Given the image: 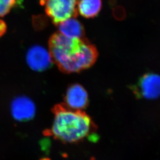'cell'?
<instances>
[{
    "instance_id": "1",
    "label": "cell",
    "mask_w": 160,
    "mask_h": 160,
    "mask_svg": "<svg viewBox=\"0 0 160 160\" xmlns=\"http://www.w3.org/2000/svg\"><path fill=\"white\" fill-rule=\"evenodd\" d=\"M52 60L60 69L67 73L77 72L92 66L98 53L95 46L84 39H70L56 33L49 42Z\"/></svg>"
},
{
    "instance_id": "2",
    "label": "cell",
    "mask_w": 160,
    "mask_h": 160,
    "mask_svg": "<svg viewBox=\"0 0 160 160\" xmlns=\"http://www.w3.org/2000/svg\"><path fill=\"white\" fill-rule=\"evenodd\" d=\"M54 113L52 126L46 131V135L63 143H79L96 130L91 118L81 110L58 105L54 108Z\"/></svg>"
},
{
    "instance_id": "3",
    "label": "cell",
    "mask_w": 160,
    "mask_h": 160,
    "mask_svg": "<svg viewBox=\"0 0 160 160\" xmlns=\"http://www.w3.org/2000/svg\"><path fill=\"white\" fill-rule=\"evenodd\" d=\"M78 3V0H40L46 15L55 25L77 17Z\"/></svg>"
},
{
    "instance_id": "4",
    "label": "cell",
    "mask_w": 160,
    "mask_h": 160,
    "mask_svg": "<svg viewBox=\"0 0 160 160\" xmlns=\"http://www.w3.org/2000/svg\"><path fill=\"white\" fill-rule=\"evenodd\" d=\"M132 89L138 98H157L160 96V76L153 73L144 74Z\"/></svg>"
},
{
    "instance_id": "5",
    "label": "cell",
    "mask_w": 160,
    "mask_h": 160,
    "mask_svg": "<svg viewBox=\"0 0 160 160\" xmlns=\"http://www.w3.org/2000/svg\"><path fill=\"white\" fill-rule=\"evenodd\" d=\"M26 60L30 68L38 72L49 68L53 62L49 51L40 45L30 48L27 53Z\"/></svg>"
},
{
    "instance_id": "6",
    "label": "cell",
    "mask_w": 160,
    "mask_h": 160,
    "mask_svg": "<svg viewBox=\"0 0 160 160\" xmlns=\"http://www.w3.org/2000/svg\"><path fill=\"white\" fill-rule=\"evenodd\" d=\"M12 117L18 121L31 120L36 114V106L32 100L26 96H19L14 99L11 106Z\"/></svg>"
},
{
    "instance_id": "7",
    "label": "cell",
    "mask_w": 160,
    "mask_h": 160,
    "mask_svg": "<svg viewBox=\"0 0 160 160\" xmlns=\"http://www.w3.org/2000/svg\"><path fill=\"white\" fill-rule=\"evenodd\" d=\"M65 100L68 108L75 110H81L88 105V93L81 85H72L67 91Z\"/></svg>"
},
{
    "instance_id": "8",
    "label": "cell",
    "mask_w": 160,
    "mask_h": 160,
    "mask_svg": "<svg viewBox=\"0 0 160 160\" xmlns=\"http://www.w3.org/2000/svg\"><path fill=\"white\" fill-rule=\"evenodd\" d=\"M58 25L59 32L72 39H82L84 35L83 25L75 18L68 19Z\"/></svg>"
},
{
    "instance_id": "9",
    "label": "cell",
    "mask_w": 160,
    "mask_h": 160,
    "mask_svg": "<svg viewBox=\"0 0 160 160\" xmlns=\"http://www.w3.org/2000/svg\"><path fill=\"white\" fill-rule=\"evenodd\" d=\"M102 8V0H80L78 3V14L86 18L96 17Z\"/></svg>"
},
{
    "instance_id": "10",
    "label": "cell",
    "mask_w": 160,
    "mask_h": 160,
    "mask_svg": "<svg viewBox=\"0 0 160 160\" xmlns=\"http://www.w3.org/2000/svg\"><path fill=\"white\" fill-rule=\"evenodd\" d=\"M16 2V0H0V17H3L9 12Z\"/></svg>"
},
{
    "instance_id": "11",
    "label": "cell",
    "mask_w": 160,
    "mask_h": 160,
    "mask_svg": "<svg viewBox=\"0 0 160 160\" xmlns=\"http://www.w3.org/2000/svg\"><path fill=\"white\" fill-rule=\"evenodd\" d=\"M6 29L7 26L6 23L3 20L0 19V38L2 37L6 32Z\"/></svg>"
},
{
    "instance_id": "12",
    "label": "cell",
    "mask_w": 160,
    "mask_h": 160,
    "mask_svg": "<svg viewBox=\"0 0 160 160\" xmlns=\"http://www.w3.org/2000/svg\"><path fill=\"white\" fill-rule=\"evenodd\" d=\"M40 160H51L48 158H43V159H41Z\"/></svg>"
}]
</instances>
